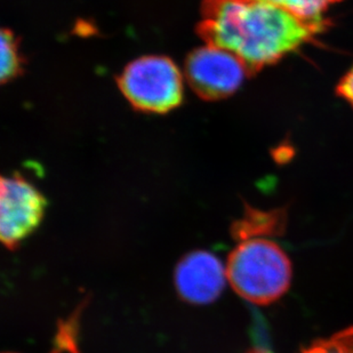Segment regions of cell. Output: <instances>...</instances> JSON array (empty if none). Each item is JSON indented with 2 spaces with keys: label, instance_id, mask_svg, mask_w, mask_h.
Listing matches in <instances>:
<instances>
[{
  "label": "cell",
  "instance_id": "cell-4",
  "mask_svg": "<svg viewBox=\"0 0 353 353\" xmlns=\"http://www.w3.org/2000/svg\"><path fill=\"white\" fill-rule=\"evenodd\" d=\"M46 199L23 177H3L0 191V239L17 250L43 220Z\"/></svg>",
  "mask_w": 353,
  "mask_h": 353
},
{
  "label": "cell",
  "instance_id": "cell-1",
  "mask_svg": "<svg viewBox=\"0 0 353 353\" xmlns=\"http://www.w3.org/2000/svg\"><path fill=\"white\" fill-rule=\"evenodd\" d=\"M325 26V21L301 20L264 0H207L201 32L253 71L310 43Z\"/></svg>",
  "mask_w": 353,
  "mask_h": 353
},
{
  "label": "cell",
  "instance_id": "cell-10",
  "mask_svg": "<svg viewBox=\"0 0 353 353\" xmlns=\"http://www.w3.org/2000/svg\"><path fill=\"white\" fill-rule=\"evenodd\" d=\"M20 60L17 53V43L10 31H3L1 34V79L13 78L19 71Z\"/></svg>",
  "mask_w": 353,
  "mask_h": 353
},
{
  "label": "cell",
  "instance_id": "cell-11",
  "mask_svg": "<svg viewBox=\"0 0 353 353\" xmlns=\"http://www.w3.org/2000/svg\"><path fill=\"white\" fill-rule=\"evenodd\" d=\"M337 93L342 99L347 101L353 109V67L341 80L339 88H337Z\"/></svg>",
  "mask_w": 353,
  "mask_h": 353
},
{
  "label": "cell",
  "instance_id": "cell-6",
  "mask_svg": "<svg viewBox=\"0 0 353 353\" xmlns=\"http://www.w3.org/2000/svg\"><path fill=\"white\" fill-rule=\"evenodd\" d=\"M227 279V269L222 262L206 250H194L182 257L174 274L179 296L194 305L216 301Z\"/></svg>",
  "mask_w": 353,
  "mask_h": 353
},
{
  "label": "cell",
  "instance_id": "cell-12",
  "mask_svg": "<svg viewBox=\"0 0 353 353\" xmlns=\"http://www.w3.org/2000/svg\"><path fill=\"white\" fill-rule=\"evenodd\" d=\"M8 353H12V352H8Z\"/></svg>",
  "mask_w": 353,
  "mask_h": 353
},
{
  "label": "cell",
  "instance_id": "cell-3",
  "mask_svg": "<svg viewBox=\"0 0 353 353\" xmlns=\"http://www.w3.org/2000/svg\"><path fill=\"white\" fill-rule=\"evenodd\" d=\"M120 90L134 107L166 112L182 100L183 79L176 64L163 57H143L127 65Z\"/></svg>",
  "mask_w": 353,
  "mask_h": 353
},
{
  "label": "cell",
  "instance_id": "cell-7",
  "mask_svg": "<svg viewBox=\"0 0 353 353\" xmlns=\"http://www.w3.org/2000/svg\"><path fill=\"white\" fill-rule=\"evenodd\" d=\"M283 213L278 212H260L248 210L241 220L236 221L232 225L231 232L234 239L243 241L250 238H262L264 236H272L283 229Z\"/></svg>",
  "mask_w": 353,
  "mask_h": 353
},
{
  "label": "cell",
  "instance_id": "cell-5",
  "mask_svg": "<svg viewBox=\"0 0 353 353\" xmlns=\"http://www.w3.org/2000/svg\"><path fill=\"white\" fill-rule=\"evenodd\" d=\"M185 71L200 95L220 99L234 93L252 70L236 54L208 43L191 54Z\"/></svg>",
  "mask_w": 353,
  "mask_h": 353
},
{
  "label": "cell",
  "instance_id": "cell-9",
  "mask_svg": "<svg viewBox=\"0 0 353 353\" xmlns=\"http://www.w3.org/2000/svg\"><path fill=\"white\" fill-rule=\"evenodd\" d=\"M302 353H353V327L326 340L314 341Z\"/></svg>",
  "mask_w": 353,
  "mask_h": 353
},
{
  "label": "cell",
  "instance_id": "cell-2",
  "mask_svg": "<svg viewBox=\"0 0 353 353\" xmlns=\"http://www.w3.org/2000/svg\"><path fill=\"white\" fill-rule=\"evenodd\" d=\"M292 262L267 238L240 241L228 259L227 278L239 296L257 305L279 300L292 283Z\"/></svg>",
  "mask_w": 353,
  "mask_h": 353
},
{
  "label": "cell",
  "instance_id": "cell-8",
  "mask_svg": "<svg viewBox=\"0 0 353 353\" xmlns=\"http://www.w3.org/2000/svg\"><path fill=\"white\" fill-rule=\"evenodd\" d=\"M309 22L323 21V13L341 0H264Z\"/></svg>",
  "mask_w": 353,
  "mask_h": 353
}]
</instances>
